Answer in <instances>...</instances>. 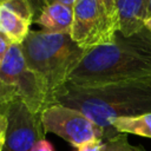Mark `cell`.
Here are the masks:
<instances>
[{"instance_id":"cell-1","label":"cell","mask_w":151,"mask_h":151,"mask_svg":"<svg viewBox=\"0 0 151 151\" xmlns=\"http://www.w3.org/2000/svg\"><path fill=\"white\" fill-rule=\"evenodd\" d=\"M55 103L84 113L104 131L106 140L119 133L113 119L151 112V78L94 86L67 83L54 94Z\"/></svg>"},{"instance_id":"cell-2","label":"cell","mask_w":151,"mask_h":151,"mask_svg":"<svg viewBox=\"0 0 151 151\" xmlns=\"http://www.w3.org/2000/svg\"><path fill=\"white\" fill-rule=\"evenodd\" d=\"M145 78H151V33L144 27L131 37L118 33L114 42L86 51L68 83L94 86Z\"/></svg>"},{"instance_id":"cell-3","label":"cell","mask_w":151,"mask_h":151,"mask_svg":"<svg viewBox=\"0 0 151 151\" xmlns=\"http://www.w3.org/2000/svg\"><path fill=\"white\" fill-rule=\"evenodd\" d=\"M27 66L41 79L48 93L50 105L53 97L79 65L85 54L70 34L33 31L20 44Z\"/></svg>"},{"instance_id":"cell-4","label":"cell","mask_w":151,"mask_h":151,"mask_svg":"<svg viewBox=\"0 0 151 151\" xmlns=\"http://www.w3.org/2000/svg\"><path fill=\"white\" fill-rule=\"evenodd\" d=\"M119 26L110 18L100 0H77L73 6L72 40L83 50L112 44Z\"/></svg>"},{"instance_id":"cell-5","label":"cell","mask_w":151,"mask_h":151,"mask_svg":"<svg viewBox=\"0 0 151 151\" xmlns=\"http://www.w3.org/2000/svg\"><path fill=\"white\" fill-rule=\"evenodd\" d=\"M0 81L12 88L34 113H41L50 105L45 85L27 66L20 45L13 44L0 65Z\"/></svg>"},{"instance_id":"cell-6","label":"cell","mask_w":151,"mask_h":151,"mask_svg":"<svg viewBox=\"0 0 151 151\" xmlns=\"http://www.w3.org/2000/svg\"><path fill=\"white\" fill-rule=\"evenodd\" d=\"M41 120L46 133L57 134L74 149L91 140H104V131L94 122L80 111L61 104L55 103L45 107Z\"/></svg>"},{"instance_id":"cell-7","label":"cell","mask_w":151,"mask_h":151,"mask_svg":"<svg viewBox=\"0 0 151 151\" xmlns=\"http://www.w3.org/2000/svg\"><path fill=\"white\" fill-rule=\"evenodd\" d=\"M5 116L8 126L4 151H31L37 142L46 138L41 113L32 112L19 97L11 101Z\"/></svg>"},{"instance_id":"cell-8","label":"cell","mask_w":151,"mask_h":151,"mask_svg":"<svg viewBox=\"0 0 151 151\" xmlns=\"http://www.w3.org/2000/svg\"><path fill=\"white\" fill-rule=\"evenodd\" d=\"M119 33L131 37L144 28L149 13V0H114Z\"/></svg>"},{"instance_id":"cell-9","label":"cell","mask_w":151,"mask_h":151,"mask_svg":"<svg viewBox=\"0 0 151 151\" xmlns=\"http://www.w3.org/2000/svg\"><path fill=\"white\" fill-rule=\"evenodd\" d=\"M34 22L47 33L70 34L73 24V7L64 4L45 5Z\"/></svg>"},{"instance_id":"cell-10","label":"cell","mask_w":151,"mask_h":151,"mask_svg":"<svg viewBox=\"0 0 151 151\" xmlns=\"http://www.w3.org/2000/svg\"><path fill=\"white\" fill-rule=\"evenodd\" d=\"M34 17L19 12L5 4H0V32L12 44L20 45L31 32Z\"/></svg>"},{"instance_id":"cell-11","label":"cell","mask_w":151,"mask_h":151,"mask_svg":"<svg viewBox=\"0 0 151 151\" xmlns=\"http://www.w3.org/2000/svg\"><path fill=\"white\" fill-rule=\"evenodd\" d=\"M111 124L119 133L151 138V112L132 117H120L113 119Z\"/></svg>"},{"instance_id":"cell-12","label":"cell","mask_w":151,"mask_h":151,"mask_svg":"<svg viewBox=\"0 0 151 151\" xmlns=\"http://www.w3.org/2000/svg\"><path fill=\"white\" fill-rule=\"evenodd\" d=\"M103 151H145L142 146L130 144L126 133H118L117 136L104 140Z\"/></svg>"},{"instance_id":"cell-13","label":"cell","mask_w":151,"mask_h":151,"mask_svg":"<svg viewBox=\"0 0 151 151\" xmlns=\"http://www.w3.org/2000/svg\"><path fill=\"white\" fill-rule=\"evenodd\" d=\"M17 97H18L17 93H15L12 88L7 87L6 85H4V84L0 81V113H1V114H5V112H6L7 107H8V105H9L11 101H12L14 98H17Z\"/></svg>"},{"instance_id":"cell-14","label":"cell","mask_w":151,"mask_h":151,"mask_svg":"<svg viewBox=\"0 0 151 151\" xmlns=\"http://www.w3.org/2000/svg\"><path fill=\"white\" fill-rule=\"evenodd\" d=\"M103 146H104V140L96 139L77 146L74 151H103Z\"/></svg>"},{"instance_id":"cell-15","label":"cell","mask_w":151,"mask_h":151,"mask_svg":"<svg viewBox=\"0 0 151 151\" xmlns=\"http://www.w3.org/2000/svg\"><path fill=\"white\" fill-rule=\"evenodd\" d=\"M12 45L13 44L11 42V40L0 32V65L5 60V58H6V55H7V53H8V51H9Z\"/></svg>"},{"instance_id":"cell-16","label":"cell","mask_w":151,"mask_h":151,"mask_svg":"<svg viewBox=\"0 0 151 151\" xmlns=\"http://www.w3.org/2000/svg\"><path fill=\"white\" fill-rule=\"evenodd\" d=\"M101 4L104 5L106 12L109 13L110 18L119 26V22H118V15H117V11H116V5H114V0H100Z\"/></svg>"},{"instance_id":"cell-17","label":"cell","mask_w":151,"mask_h":151,"mask_svg":"<svg viewBox=\"0 0 151 151\" xmlns=\"http://www.w3.org/2000/svg\"><path fill=\"white\" fill-rule=\"evenodd\" d=\"M31 151H55V150H54L53 144L48 139L42 138L35 143V145L32 147Z\"/></svg>"},{"instance_id":"cell-18","label":"cell","mask_w":151,"mask_h":151,"mask_svg":"<svg viewBox=\"0 0 151 151\" xmlns=\"http://www.w3.org/2000/svg\"><path fill=\"white\" fill-rule=\"evenodd\" d=\"M7 126H8V120L5 114L0 113V140L6 139V132H7Z\"/></svg>"},{"instance_id":"cell-19","label":"cell","mask_w":151,"mask_h":151,"mask_svg":"<svg viewBox=\"0 0 151 151\" xmlns=\"http://www.w3.org/2000/svg\"><path fill=\"white\" fill-rule=\"evenodd\" d=\"M77 0H44L45 5H51V4H64V5H68V6H74Z\"/></svg>"},{"instance_id":"cell-20","label":"cell","mask_w":151,"mask_h":151,"mask_svg":"<svg viewBox=\"0 0 151 151\" xmlns=\"http://www.w3.org/2000/svg\"><path fill=\"white\" fill-rule=\"evenodd\" d=\"M5 0H0V4L1 2H4ZM31 1V4L33 5V7H34V9H35V12H37V17H38V14H39V12L42 9V7L45 6V4H44V0H29ZM35 17V18H37Z\"/></svg>"},{"instance_id":"cell-21","label":"cell","mask_w":151,"mask_h":151,"mask_svg":"<svg viewBox=\"0 0 151 151\" xmlns=\"http://www.w3.org/2000/svg\"><path fill=\"white\" fill-rule=\"evenodd\" d=\"M144 27L151 33V17H149V18L145 20V25H144Z\"/></svg>"},{"instance_id":"cell-22","label":"cell","mask_w":151,"mask_h":151,"mask_svg":"<svg viewBox=\"0 0 151 151\" xmlns=\"http://www.w3.org/2000/svg\"><path fill=\"white\" fill-rule=\"evenodd\" d=\"M4 146H5V140H0V151H4Z\"/></svg>"},{"instance_id":"cell-23","label":"cell","mask_w":151,"mask_h":151,"mask_svg":"<svg viewBox=\"0 0 151 151\" xmlns=\"http://www.w3.org/2000/svg\"><path fill=\"white\" fill-rule=\"evenodd\" d=\"M151 17V0H149V13H147V18Z\"/></svg>"}]
</instances>
